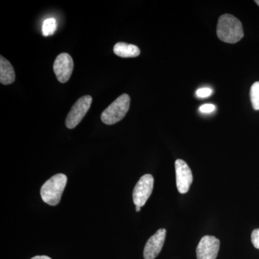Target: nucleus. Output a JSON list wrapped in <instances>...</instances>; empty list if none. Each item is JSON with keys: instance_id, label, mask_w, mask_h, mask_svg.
Listing matches in <instances>:
<instances>
[{"instance_id": "15", "label": "nucleus", "mask_w": 259, "mask_h": 259, "mask_svg": "<svg viewBox=\"0 0 259 259\" xmlns=\"http://www.w3.org/2000/svg\"><path fill=\"white\" fill-rule=\"evenodd\" d=\"M216 107L212 104H205L199 107V111L202 113L209 114L212 113L215 110Z\"/></svg>"}, {"instance_id": "17", "label": "nucleus", "mask_w": 259, "mask_h": 259, "mask_svg": "<svg viewBox=\"0 0 259 259\" xmlns=\"http://www.w3.org/2000/svg\"><path fill=\"white\" fill-rule=\"evenodd\" d=\"M31 259H52L50 257L47 256V255H36V256L33 257Z\"/></svg>"}, {"instance_id": "2", "label": "nucleus", "mask_w": 259, "mask_h": 259, "mask_svg": "<svg viewBox=\"0 0 259 259\" xmlns=\"http://www.w3.org/2000/svg\"><path fill=\"white\" fill-rule=\"evenodd\" d=\"M67 183V177L64 174H57L47 181L40 189L42 201L51 206L60 202L63 192Z\"/></svg>"}, {"instance_id": "9", "label": "nucleus", "mask_w": 259, "mask_h": 259, "mask_svg": "<svg viewBox=\"0 0 259 259\" xmlns=\"http://www.w3.org/2000/svg\"><path fill=\"white\" fill-rule=\"evenodd\" d=\"M166 233V229L161 228L148 239L144 250L145 259H154L158 256L164 244Z\"/></svg>"}, {"instance_id": "7", "label": "nucleus", "mask_w": 259, "mask_h": 259, "mask_svg": "<svg viewBox=\"0 0 259 259\" xmlns=\"http://www.w3.org/2000/svg\"><path fill=\"white\" fill-rule=\"evenodd\" d=\"M176 170L177 187L181 194H186L190 190L193 182V176L190 166L182 159H177L175 162Z\"/></svg>"}, {"instance_id": "11", "label": "nucleus", "mask_w": 259, "mask_h": 259, "mask_svg": "<svg viewBox=\"0 0 259 259\" xmlns=\"http://www.w3.org/2000/svg\"><path fill=\"white\" fill-rule=\"evenodd\" d=\"M114 53L116 56L122 58H134L140 55L139 48L126 42H117L114 47Z\"/></svg>"}, {"instance_id": "3", "label": "nucleus", "mask_w": 259, "mask_h": 259, "mask_svg": "<svg viewBox=\"0 0 259 259\" xmlns=\"http://www.w3.org/2000/svg\"><path fill=\"white\" fill-rule=\"evenodd\" d=\"M131 98L127 94L120 95L104 110L101 120L106 125H111L122 120L128 112Z\"/></svg>"}, {"instance_id": "5", "label": "nucleus", "mask_w": 259, "mask_h": 259, "mask_svg": "<svg viewBox=\"0 0 259 259\" xmlns=\"http://www.w3.org/2000/svg\"><path fill=\"white\" fill-rule=\"evenodd\" d=\"M154 179L151 175L141 177L133 192V199L136 206L143 207L152 194Z\"/></svg>"}, {"instance_id": "12", "label": "nucleus", "mask_w": 259, "mask_h": 259, "mask_svg": "<svg viewBox=\"0 0 259 259\" xmlns=\"http://www.w3.org/2000/svg\"><path fill=\"white\" fill-rule=\"evenodd\" d=\"M57 28V24L54 18H48L44 20L42 23V35L45 37L51 36L54 35Z\"/></svg>"}, {"instance_id": "19", "label": "nucleus", "mask_w": 259, "mask_h": 259, "mask_svg": "<svg viewBox=\"0 0 259 259\" xmlns=\"http://www.w3.org/2000/svg\"><path fill=\"white\" fill-rule=\"evenodd\" d=\"M255 3L259 6V0H255Z\"/></svg>"}, {"instance_id": "4", "label": "nucleus", "mask_w": 259, "mask_h": 259, "mask_svg": "<svg viewBox=\"0 0 259 259\" xmlns=\"http://www.w3.org/2000/svg\"><path fill=\"white\" fill-rule=\"evenodd\" d=\"M93 102V97L85 95L79 98L71 107L66 119V126L69 129H73L79 125L87 112L90 110Z\"/></svg>"}, {"instance_id": "8", "label": "nucleus", "mask_w": 259, "mask_h": 259, "mask_svg": "<svg viewBox=\"0 0 259 259\" xmlns=\"http://www.w3.org/2000/svg\"><path fill=\"white\" fill-rule=\"evenodd\" d=\"M221 242L216 237H202L197 247V259H216L220 249Z\"/></svg>"}, {"instance_id": "6", "label": "nucleus", "mask_w": 259, "mask_h": 259, "mask_svg": "<svg viewBox=\"0 0 259 259\" xmlns=\"http://www.w3.org/2000/svg\"><path fill=\"white\" fill-rule=\"evenodd\" d=\"M74 69V61L69 54L62 53L56 57L54 64V71L59 82L69 81Z\"/></svg>"}, {"instance_id": "1", "label": "nucleus", "mask_w": 259, "mask_h": 259, "mask_svg": "<svg viewBox=\"0 0 259 259\" xmlns=\"http://www.w3.org/2000/svg\"><path fill=\"white\" fill-rule=\"evenodd\" d=\"M217 35L223 42L236 44L243 38L244 32L238 18L232 15L225 14L218 20Z\"/></svg>"}, {"instance_id": "13", "label": "nucleus", "mask_w": 259, "mask_h": 259, "mask_svg": "<svg viewBox=\"0 0 259 259\" xmlns=\"http://www.w3.org/2000/svg\"><path fill=\"white\" fill-rule=\"evenodd\" d=\"M250 100L255 110H259V81L253 83L250 91Z\"/></svg>"}, {"instance_id": "16", "label": "nucleus", "mask_w": 259, "mask_h": 259, "mask_svg": "<svg viewBox=\"0 0 259 259\" xmlns=\"http://www.w3.org/2000/svg\"><path fill=\"white\" fill-rule=\"evenodd\" d=\"M251 242L255 248L259 249V228L253 230L252 232Z\"/></svg>"}, {"instance_id": "18", "label": "nucleus", "mask_w": 259, "mask_h": 259, "mask_svg": "<svg viewBox=\"0 0 259 259\" xmlns=\"http://www.w3.org/2000/svg\"><path fill=\"white\" fill-rule=\"evenodd\" d=\"M141 207H139V206H136V212H139L140 210H141Z\"/></svg>"}, {"instance_id": "10", "label": "nucleus", "mask_w": 259, "mask_h": 259, "mask_svg": "<svg viewBox=\"0 0 259 259\" xmlns=\"http://www.w3.org/2000/svg\"><path fill=\"white\" fill-rule=\"evenodd\" d=\"M15 80V70L9 61L0 57V82L4 85L11 84Z\"/></svg>"}, {"instance_id": "14", "label": "nucleus", "mask_w": 259, "mask_h": 259, "mask_svg": "<svg viewBox=\"0 0 259 259\" xmlns=\"http://www.w3.org/2000/svg\"><path fill=\"white\" fill-rule=\"evenodd\" d=\"M212 90L210 88H201L197 90L196 92V95L199 98H206L212 95Z\"/></svg>"}]
</instances>
